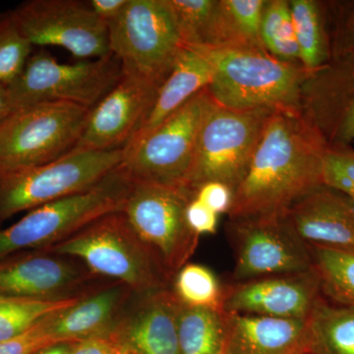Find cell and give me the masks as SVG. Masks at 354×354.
Returning a JSON list of instances; mask_svg holds the SVG:
<instances>
[{
	"label": "cell",
	"mask_w": 354,
	"mask_h": 354,
	"mask_svg": "<svg viewBox=\"0 0 354 354\" xmlns=\"http://www.w3.org/2000/svg\"><path fill=\"white\" fill-rule=\"evenodd\" d=\"M327 147L301 113L272 114L234 190L230 220L283 218L295 203L324 185Z\"/></svg>",
	"instance_id": "1"
},
{
	"label": "cell",
	"mask_w": 354,
	"mask_h": 354,
	"mask_svg": "<svg viewBox=\"0 0 354 354\" xmlns=\"http://www.w3.org/2000/svg\"><path fill=\"white\" fill-rule=\"evenodd\" d=\"M206 50L214 67L206 88L218 106L235 111L267 109L301 113V91L309 71L264 50Z\"/></svg>",
	"instance_id": "2"
},
{
	"label": "cell",
	"mask_w": 354,
	"mask_h": 354,
	"mask_svg": "<svg viewBox=\"0 0 354 354\" xmlns=\"http://www.w3.org/2000/svg\"><path fill=\"white\" fill-rule=\"evenodd\" d=\"M131 180L121 165L94 187L32 209L0 230V259L46 250L109 214L122 211Z\"/></svg>",
	"instance_id": "3"
},
{
	"label": "cell",
	"mask_w": 354,
	"mask_h": 354,
	"mask_svg": "<svg viewBox=\"0 0 354 354\" xmlns=\"http://www.w3.org/2000/svg\"><path fill=\"white\" fill-rule=\"evenodd\" d=\"M108 27L109 50L123 74L158 86L186 46L169 0H128Z\"/></svg>",
	"instance_id": "4"
},
{
	"label": "cell",
	"mask_w": 354,
	"mask_h": 354,
	"mask_svg": "<svg viewBox=\"0 0 354 354\" xmlns=\"http://www.w3.org/2000/svg\"><path fill=\"white\" fill-rule=\"evenodd\" d=\"M43 251L82 261L94 276L115 279L140 295L169 285L122 212L102 216Z\"/></svg>",
	"instance_id": "5"
},
{
	"label": "cell",
	"mask_w": 354,
	"mask_h": 354,
	"mask_svg": "<svg viewBox=\"0 0 354 354\" xmlns=\"http://www.w3.org/2000/svg\"><path fill=\"white\" fill-rule=\"evenodd\" d=\"M194 198L178 188L131 181L121 211L167 283L197 249L199 235L186 218L188 203Z\"/></svg>",
	"instance_id": "6"
},
{
	"label": "cell",
	"mask_w": 354,
	"mask_h": 354,
	"mask_svg": "<svg viewBox=\"0 0 354 354\" xmlns=\"http://www.w3.org/2000/svg\"><path fill=\"white\" fill-rule=\"evenodd\" d=\"M90 109L44 102L16 109L0 125V176L55 162L75 148Z\"/></svg>",
	"instance_id": "7"
},
{
	"label": "cell",
	"mask_w": 354,
	"mask_h": 354,
	"mask_svg": "<svg viewBox=\"0 0 354 354\" xmlns=\"http://www.w3.org/2000/svg\"><path fill=\"white\" fill-rule=\"evenodd\" d=\"M212 99L206 88L145 136L123 149V171L136 183L187 191L203 120Z\"/></svg>",
	"instance_id": "8"
},
{
	"label": "cell",
	"mask_w": 354,
	"mask_h": 354,
	"mask_svg": "<svg viewBox=\"0 0 354 354\" xmlns=\"http://www.w3.org/2000/svg\"><path fill=\"white\" fill-rule=\"evenodd\" d=\"M267 109L235 111L212 100L203 120L190 177V190L218 181L236 189L245 176L272 114Z\"/></svg>",
	"instance_id": "9"
},
{
	"label": "cell",
	"mask_w": 354,
	"mask_h": 354,
	"mask_svg": "<svg viewBox=\"0 0 354 354\" xmlns=\"http://www.w3.org/2000/svg\"><path fill=\"white\" fill-rule=\"evenodd\" d=\"M123 158V150L71 152L50 164L0 176V223L94 187L118 169Z\"/></svg>",
	"instance_id": "10"
},
{
	"label": "cell",
	"mask_w": 354,
	"mask_h": 354,
	"mask_svg": "<svg viewBox=\"0 0 354 354\" xmlns=\"http://www.w3.org/2000/svg\"><path fill=\"white\" fill-rule=\"evenodd\" d=\"M113 53L74 64H59L50 53H32L8 92L13 111L44 102H66L94 108L122 78Z\"/></svg>",
	"instance_id": "11"
},
{
	"label": "cell",
	"mask_w": 354,
	"mask_h": 354,
	"mask_svg": "<svg viewBox=\"0 0 354 354\" xmlns=\"http://www.w3.org/2000/svg\"><path fill=\"white\" fill-rule=\"evenodd\" d=\"M10 13L32 46H60L83 60L111 55L108 23L88 2L29 0Z\"/></svg>",
	"instance_id": "12"
},
{
	"label": "cell",
	"mask_w": 354,
	"mask_h": 354,
	"mask_svg": "<svg viewBox=\"0 0 354 354\" xmlns=\"http://www.w3.org/2000/svg\"><path fill=\"white\" fill-rule=\"evenodd\" d=\"M227 230L235 252V283L313 269L309 247L283 216L230 220Z\"/></svg>",
	"instance_id": "13"
},
{
	"label": "cell",
	"mask_w": 354,
	"mask_h": 354,
	"mask_svg": "<svg viewBox=\"0 0 354 354\" xmlns=\"http://www.w3.org/2000/svg\"><path fill=\"white\" fill-rule=\"evenodd\" d=\"M301 114L328 147L354 140V53L309 72L301 91Z\"/></svg>",
	"instance_id": "14"
},
{
	"label": "cell",
	"mask_w": 354,
	"mask_h": 354,
	"mask_svg": "<svg viewBox=\"0 0 354 354\" xmlns=\"http://www.w3.org/2000/svg\"><path fill=\"white\" fill-rule=\"evenodd\" d=\"M160 87L123 74L115 87L90 109L72 152L123 150L152 109Z\"/></svg>",
	"instance_id": "15"
},
{
	"label": "cell",
	"mask_w": 354,
	"mask_h": 354,
	"mask_svg": "<svg viewBox=\"0 0 354 354\" xmlns=\"http://www.w3.org/2000/svg\"><path fill=\"white\" fill-rule=\"evenodd\" d=\"M323 297L315 270L235 283L225 288V313L306 321Z\"/></svg>",
	"instance_id": "16"
},
{
	"label": "cell",
	"mask_w": 354,
	"mask_h": 354,
	"mask_svg": "<svg viewBox=\"0 0 354 354\" xmlns=\"http://www.w3.org/2000/svg\"><path fill=\"white\" fill-rule=\"evenodd\" d=\"M64 256L25 251L0 259V297L58 300L81 297L76 290L94 278Z\"/></svg>",
	"instance_id": "17"
},
{
	"label": "cell",
	"mask_w": 354,
	"mask_h": 354,
	"mask_svg": "<svg viewBox=\"0 0 354 354\" xmlns=\"http://www.w3.org/2000/svg\"><path fill=\"white\" fill-rule=\"evenodd\" d=\"M307 246L354 250V201L323 185L295 203L283 216Z\"/></svg>",
	"instance_id": "18"
},
{
	"label": "cell",
	"mask_w": 354,
	"mask_h": 354,
	"mask_svg": "<svg viewBox=\"0 0 354 354\" xmlns=\"http://www.w3.org/2000/svg\"><path fill=\"white\" fill-rule=\"evenodd\" d=\"M142 297L134 311L114 325L111 335L140 354H179L177 318L181 302L169 288Z\"/></svg>",
	"instance_id": "19"
},
{
	"label": "cell",
	"mask_w": 354,
	"mask_h": 354,
	"mask_svg": "<svg viewBox=\"0 0 354 354\" xmlns=\"http://www.w3.org/2000/svg\"><path fill=\"white\" fill-rule=\"evenodd\" d=\"M227 314L225 354L307 353L306 321Z\"/></svg>",
	"instance_id": "20"
},
{
	"label": "cell",
	"mask_w": 354,
	"mask_h": 354,
	"mask_svg": "<svg viewBox=\"0 0 354 354\" xmlns=\"http://www.w3.org/2000/svg\"><path fill=\"white\" fill-rule=\"evenodd\" d=\"M213 74V64L206 50L203 48L185 46L171 74L158 88L152 109L128 145L153 131L191 97L208 87Z\"/></svg>",
	"instance_id": "21"
},
{
	"label": "cell",
	"mask_w": 354,
	"mask_h": 354,
	"mask_svg": "<svg viewBox=\"0 0 354 354\" xmlns=\"http://www.w3.org/2000/svg\"><path fill=\"white\" fill-rule=\"evenodd\" d=\"M130 291L127 286L116 283L81 297L68 308L48 317L50 334L65 342L109 334Z\"/></svg>",
	"instance_id": "22"
},
{
	"label": "cell",
	"mask_w": 354,
	"mask_h": 354,
	"mask_svg": "<svg viewBox=\"0 0 354 354\" xmlns=\"http://www.w3.org/2000/svg\"><path fill=\"white\" fill-rule=\"evenodd\" d=\"M266 0H216L202 46L209 50H265L261 20Z\"/></svg>",
	"instance_id": "23"
},
{
	"label": "cell",
	"mask_w": 354,
	"mask_h": 354,
	"mask_svg": "<svg viewBox=\"0 0 354 354\" xmlns=\"http://www.w3.org/2000/svg\"><path fill=\"white\" fill-rule=\"evenodd\" d=\"M300 64L307 71L321 68L332 59L329 2L290 1Z\"/></svg>",
	"instance_id": "24"
},
{
	"label": "cell",
	"mask_w": 354,
	"mask_h": 354,
	"mask_svg": "<svg viewBox=\"0 0 354 354\" xmlns=\"http://www.w3.org/2000/svg\"><path fill=\"white\" fill-rule=\"evenodd\" d=\"M307 353L354 354V309L321 298L306 320Z\"/></svg>",
	"instance_id": "25"
},
{
	"label": "cell",
	"mask_w": 354,
	"mask_h": 354,
	"mask_svg": "<svg viewBox=\"0 0 354 354\" xmlns=\"http://www.w3.org/2000/svg\"><path fill=\"white\" fill-rule=\"evenodd\" d=\"M179 354H225L227 314L181 304L177 318Z\"/></svg>",
	"instance_id": "26"
},
{
	"label": "cell",
	"mask_w": 354,
	"mask_h": 354,
	"mask_svg": "<svg viewBox=\"0 0 354 354\" xmlns=\"http://www.w3.org/2000/svg\"><path fill=\"white\" fill-rule=\"evenodd\" d=\"M308 247L323 297L354 309V250Z\"/></svg>",
	"instance_id": "27"
},
{
	"label": "cell",
	"mask_w": 354,
	"mask_h": 354,
	"mask_svg": "<svg viewBox=\"0 0 354 354\" xmlns=\"http://www.w3.org/2000/svg\"><path fill=\"white\" fill-rule=\"evenodd\" d=\"M80 298L41 300L0 297V342L22 335L46 317L75 304Z\"/></svg>",
	"instance_id": "28"
},
{
	"label": "cell",
	"mask_w": 354,
	"mask_h": 354,
	"mask_svg": "<svg viewBox=\"0 0 354 354\" xmlns=\"http://www.w3.org/2000/svg\"><path fill=\"white\" fill-rule=\"evenodd\" d=\"M260 32L261 41L267 53L281 62L301 64L290 1L266 0Z\"/></svg>",
	"instance_id": "29"
},
{
	"label": "cell",
	"mask_w": 354,
	"mask_h": 354,
	"mask_svg": "<svg viewBox=\"0 0 354 354\" xmlns=\"http://www.w3.org/2000/svg\"><path fill=\"white\" fill-rule=\"evenodd\" d=\"M172 291L186 306L223 311L225 288L205 266L188 263L181 268L174 279Z\"/></svg>",
	"instance_id": "30"
},
{
	"label": "cell",
	"mask_w": 354,
	"mask_h": 354,
	"mask_svg": "<svg viewBox=\"0 0 354 354\" xmlns=\"http://www.w3.org/2000/svg\"><path fill=\"white\" fill-rule=\"evenodd\" d=\"M32 53V44L23 36L10 11L0 14V85H11Z\"/></svg>",
	"instance_id": "31"
},
{
	"label": "cell",
	"mask_w": 354,
	"mask_h": 354,
	"mask_svg": "<svg viewBox=\"0 0 354 354\" xmlns=\"http://www.w3.org/2000/svg\"><path fill=\"white\" fill-rule=\"evenodd\" d=\"M184 44L186 46H202L203 37L206 31L216 0H169Z\"/></svg>",
	"instance_id": "32"
},
{
	"label": "cell",
	"mask_w": 354,
	"mask_h": 354,
	"mask_svg": "<svg viewBox=\"0 0 354 354\" xmlns=\"http://www.w3.org/2000/svg\"><path fill=\"white\" fill-rule=\"evenodd\" d=\"M324 185L354 201V150L351 146L327 147L323 160Z\"/></svg>",
	"instance_id": "33"
},
{
	"label": "cell",
	"mask_w": 354,
	"mask_h": 354,
	"mask_svg": "<svg viewBox=\"0 0 354 354\" xmlns=\"http://www.w3.org/2000/svg\"><path fill=\"white\" fill-rule=\"evenodd\" d=\"M332 58L354 53V13L346 2H329Z\"/></svg>",
	"instance_id": "34"
},
{
	"label": "cell",
	"mask_w": 354,
	"mask_h": 354,
	"mask_svg": "<svg viewBox=\"0 0 354 354\" xmlns=\"http://www.w3.org/2000/svg\"><path fill=\"white\" fill-rule=\"evenodd\" d=\"M62 342H65L50 334L46 317L22 335L0 342V354H37L41 349Z\"/></svg>",
	"instance_id": "35"
},
{
	"label": "cell",
	"mask_w": 354,
	"mask_h": 354,
	"mask_svg": "<svg viewBox=\"0 0 354 354\" xmlns=\"http://www.w3.org/2000/svg\"><path fill=\"white\" fill-rule=\"evenodd\" d=\"M195 199L203 203L218 216L221 214L228 215L234 200V190L225 184L209 181L198 188Z\"/></svg>",
	"instance_id": "36"
},
{
	"label": "cell",
	"mask_w": 354,
	"mask_h": 354,
	"mask_svg": "<svg viewBox=\"0 0 354 354\" xmlns=\"http://www.w3.org/2000/svg\"><path fill=\"white\" fill-rule=\"evenodd\" d=\"M186 218L191 230L197 235L215 234L218 215L197 199H192L186 209Z\"/></svg>",
	"instance_id": "37"
},
{
	"label": "cell",
	"mask_w": 354,
	"mask_h": 354,
	"mask_svg": "<svg viewBox=\"0 0 354 354\" xmlns=\"http://www.w3.org/2000/svg\"><path fill=\"white\" fill-rule=\"evenodd\" d=\"M121 344L109 332L72 342L70 354H120Z\"/></svg>",
	"instance_id": "38"
},
{
	"label": "cell",
	"mask_w": 354,
	"mask_h": 354,
	"mask_svg": "<svg viewBox=\"0 0 354 354\" xmlns=\"http://www.w3.org/2000/svg\"><path fill=\"white\" fill-rule=\"evenodd\" d=\"M128 0H91L88 6L101 19L109 23L122 12Z\"/></svg>",
	"instance_id": "39"
},
{
	"label": "cell",
	"mask_w": 354,
	"mask_h": 354,
	"mask_svg": "<svg viewBox=\"0 0 354 354\" xmlns=\"http://www.w3.org/2000/svg\"><path fill=\"white\" fill-rule=\"evenodd\" d=\"M13 113L10 95L6 86L0 85V125Z\"/></svg>",
	"instance_id": "40"
},
{
	"label": "cell",
	"mask_w": 354,
	"mask_h": 354,
	"mask_svg": "<svg viewBox=\"0 0 354 354\" xmlns=\"http://www.w3.org/2000/svg\"><path fill=\"white\" fill-rule=\"evenodd\" d=\"M72 342H62L41 349L37 354H70L71 353Z\"/></svg>",
	"instance_id": "41"
},
{
	"label": "cell",
	"mask_w": 354,
	"mask_h": 354,
	"mask_svg": "<svg viewBox=\"0 0 354 354\" xmlns=\"http://www.w3.org/2000/svg\"><path fill=\"white\" fill-rule=\"evenodd\" d=\"M120 354H140L137 351H133V349L127 348V346H122L121 344V353Z\"/></svg>",
	"instance_id": "42"
},
{
	"label": "cell",
	"mask_w": 354,
	"mask_h": 354,
	"mask_svg": "<svg viewBox=\"0 0 354 354\" xmlns=\"http://www.w3.org/2000/svg\"><path fill=\"white\" fill-rule=\"evenodd\" d=\"M346 4H348V8L354 13V0L353 1H346Z\"/></svg>",
	"instance_id": "43"
},
{
	"label": "cell",
	"mask_w": 354,
	"mask_h": 354,
	"mask_svg": "<svg viewBox=\"0 0 354 354\" xmlns=\"http://www.w3.org/2000/svg\"><path fill=\"white\" fill-rule=\"evenodd\" d=\"M301 354H309V353H301Z\"/></svg>",
	"instance_id": "44"
}]
</instances>
